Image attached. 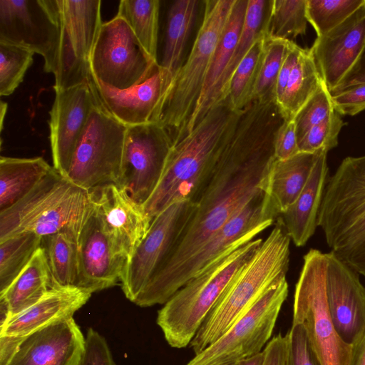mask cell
Masks as SVG:
<instances>
[{
  "label": "cell",
  "instance_id": "obj_4",
  "mask_svg": "<svg viewBox=\"0 0 365 365\" xmlns=\"http://www.w3.org/2000/svg\"><path fill=\"white\" fill-rule=\"evenodd\" d=\"M262 241V238H255L230 247L164 304L158 311L156 322L170 346L182 349L190 345L221 294Z\"/></svg>",
  "mask_w": 365,
  "mask_h": 365
},
{
  "label": "cell",
  "instance_id": "obj_8",
  "mask_svg": "<svg viewBox=\"0 0 365 365\" xmlns=\"http://www.w3.org/2000/svg\"><path fill=\"white\" fill-rule=\"evenodd\" d=\"M326 267V253L311 249L304 256L295 286L292 324H301L304 327L322 365H354V346L342 340L329 316Z\"/></svg>",
  "mask_w": 365,
  "mask_h": 365
},
{
  "label": "cell",
  "instance_id": "obj_42",
  "mask_svg": "<svg viewBox=\"0 0 365 365\" xmlns=\"http://www.w3.org/2000/svg\"><path fill=\"white\" fill-rule=\"evenodd\" d=\"M344 125L341 115L335 110L329 118L312 128L298 141L299 152L328 153L337 146L339 134Z\"/></svg>",
  "mask_w": 365,
  "mask_h": 365
},
{
  "label": "cell",
  "instance_id": "obj_7",
  "mask_svg": "<svg viewBox=\"0 0 365 365\" xmlns=\"http://www.w3.org/2000/svg\"><path fill=\"white\" fill-rule=\"evenodd\" d=\"M93 209L90 190L54 168L26 196L0 212V241L24 232L42 238L62 231L78 235Z\"/></svg>",
  "mask_w": 365,
  "mask_h": 365
},
{
  "label": "cell",
  "instance_id": "obj_48",
  "mask_svg": "<svg viewBox=\"0 0 365 365\" xmlns=\"http://www.w3.org/2000/svg\"><path fill=\"white\" fill-rule=\"evenodd\" d=\"M302 48L292 41L280 68L275 94V104L282 96L291 72L295 66Z\"/></svg>",
  "mask_w": 365,
  "mask_h": 365
},
{
  "label": "cell",
  "instance_id": "obj_51",
  "mask_svg": "<svg viewBox=\"0 0 365 365\" xmlns=\"http://www.w3.org/2000/svg\"><path fill=\"white\" fill-rule=\"evenodd\" d=\"M354 365H365V335L354 347Z\"/></svg>",
  "mask_w": 365,
  "mask_h": 365
},
{
  "label": "cell",
  "instance_id": "obj_30",
  "mask_svg": "<svg viewBox=\"0 0 365 365\" xmlns=\"http://www.w3.org/2000/svg\"><path fill=\"white\" fill-rule=\"evenodd\" d=\"M50 289V271L45 251L41 247L0 297L7 302L12 317L36 303Z\"/></svg>",
  "mask_w": 365,
  "mask_h": 365
},
{
  "label": "cell",
  "instance_id": "obj_26",
  "mask_svg": "<svg viewBox=\"0 0 365 365\" xmlns=\"http://www.w3.org/2000/svg\"><path fill=\"white\" fill-rule=\"evenodd\" d=\"M248 0H235L214 51L203 88L185 136L218 102V89L240 35Z\"/></svg>",
  "mask_w": 365,
  "mask_h": 365
},
{
  "label": "cell",
  "instance_id": "obj_41",
  "mask_svg": "<svg viewBox=\"0 0 365 365\" xmlns=\"http://www.w3.org/2000/svg\"><path fill=\"white\" fill-rule=\"evenodd\" d=\"M334 111L330 92L322 81L317 91L294 118L298 141L312 128L329 118Z\"/></svg>",
  "mask_w": 365,
  "mask_h": 365
},
{
  "label": "cell",
  "instance_id": "obj_49",
  "mask_svg": "<svg viewBox=\"0 0 365 365\" xmlns=\"http://www.w3.org/2000/svg\"><path fill=\"white\" fill-rule=\"evenodd\" d=\"M24 337L0 335V365H8Z\"/></svg>",
  "mask_w": 365,
  "mask_h": 365
},
{
  "label": "cell",
  "instance_id": "obj_31",
  "mask_svg": "<svg viewBox=\"0 0 365 365\" xmlns=\"http://www.w3.org/2000/svg\"><path fill=\"white\" fill-rule=\"evenodd\" d=\"M322 81L309 48H302L284 93L276 103L283 120L295 118L317 91Z\"/></svg>",
  "mask_w": 365,
  "mask_h": 365
},
{
  "label": "cell",
  "instance_id": "obj_40",
  "mask_svg": "<svg viewBox=\"0 0 365 365\" xmlns=\"http://www.w3.org/2000/svg\"><path fill=\"white\" fill-rule=\"evenodd\" d=\"M32 51L15 45L0 42V96L14 93L23 81L33 62Z\"/></svg>",
  "mask_w": 365,
  "mask_h": 365
},
{
  "label": "cell",
  "instance_id": "obj_14",
  "mask_svg": "<svg viewBox=\"0 0 365 365\" xmlns=\"http://www.w3.org/2000/svg\"><path fill=\"white\" fill-rule=\"evenodd\" d=\"M59 36L56 0H0V42L43 56L52 73Z\"/></svg>",
  "mask_w": 365,
  "mask_h": 365
},
{
  "label": "cell",
  "instance_id": "obj_17",
  "mask_svg": "<svg viewBox=\"0 0 365 365\" xmlns=\"http://www.w3.org/2000/svg\"><path fill=\"white\" fill-rule=\"evenodd\" d=\"M55 93L49 112V139L53 167L66 178L79 137L98 99L91 74L88 81Z\"/></svg>",
  "mask_w": 365,
  "mask_h": 365
},
{
  "label": "cell",
  "instance_id": "obj_19",
  "mask_svg": "<svg viewBox=\"0 0 365 365\" xmlns=\"http://www.w3.org/2000/svg\"><path fill=\"white\" fill-rule=\"evenodd\" d=\"M95 212L118 252L128 259L146 235L152 220L143 205L113 183L90 190Z\"/></svg>",
  "mask_w": 365,
  "mask_h": 365
},
{
  "label": "cell",
  "instance_id": "obj_52",
  "mask_svg": "<svg viewBox=\"0 0 365 365\" xmlns=\"http://www.w3.org/2000/svg\"><path fill=\"white\" fill-rule=\"evenodd\" d=\"M11 317L10 309L7 302L0 297V329L2 328Z\"/></svg>",
  "mask_w": 365,
  "mask_h": 365
},
{
  "label": "cell",
  "instance_id": "obj_27",
  "mask_svg": "<svg viewBox=\"0 0 365 365\" xmlns=\"http://www.w3.org/2000/svg\"><path fill=\"white\" fill-rule=\"evenodd\" d=\"M319 153L299 152L286 160L274 158L273 160L265 192L279 215L284 213L301 193Z\"/></svg>",
  "mask_w": 365,
  "mask_h": 365
},
{
  "label": "cell",
  "instance_id": "obj_1",
  "mask_svg": "<svg viewBox=\"0 0 365 365\" xmlns=\"http://www.w3.org/2000/svg\"><path fill=\"white\" fill-rule=\"evenodd\" d=\"M283 122L275 103L252 101L241 112L191 200L195 208L170 254L139 295L145 307L162 304L163 292L182 264L254 198L266 191L274 160V139Z\"/></svg>",
  "mask_w": 365,
  "mask_h": 365
},
{
  "label": "cell",
  "instance_id": "obj_43",
  "mask_svg": "<svg viewBox=\"0 0 365 365\" xmlns=\"http://www.w3.org/2000/svg\"><path fill=\"white\" fill-rule=\"evenodd\" d=\"M287 336L289 348L287 365H322L301 324H292Z\"/></svg>",
  "mask_w": 365,
  "mask_h": 365
},
{
  "label": "cell",
  "instance_id": "obj_33",
  "mask_svg": "<svg viewBox=\"0 0 365 365\" xmlns=\"http://www.w3.org/2000/svg\"><path fill=\"white\" fill-rule=\"evenodd\" d=\"M78 235L62 231L42 238L51 274V288L76 287Z\"/></svg>",
  "mask_w": 365,
  "mask_h": 365
},
{
  "label": "cell",
  "instance_id": "obj_53",
  "mask_svg": "<svg viewBox=\"0 0 365 365\" xmlns=\"http://www.w3.org/2000/svg\"><path fill=\"white\" fill-rule=\"evenodd\" d=\"M264 354L262 351L237 362V365H263Z\"/></svg>",
  "mask_w": 365,
  "mask_h": 365
},
{
  "label": "cell",
  "instance_id": "obj_11",
  "mask_svg": "<svg viewBox=\"0 0 365 365\" xmlns=\"http://www.w3.org/2000/svg\"><path fill=\"white\" fill-rule=\"evenodd\" d=\"M59 36L52 73L55 91L88 80L91 58L103 24L100 0H56Z\"/></svg>",
  "mask_w": 365,
  "mask_h": 365
},
{
  "label": "cell",
  "instance_id": "obj_21",
  "mask_svg": "<svg viewBox=\"0 0 365 365\" xmlns=\"http://www.w3.org/2000/svg\"><path fill=\"white\" fill-rule=\"evenodd\" d=\"M126 262L103 231L93 209L78 236L76 287L91 294L111 287L120 282Z\"/></svg>",
  "mask_w": 365,
  "mask_h": 365
},
{
  "label": "cell",
  "instance_id": "obj_32",
  "mask_svg": "<svg viewBox=\"0 0 365 365\" xmlns=\"http://www.w3.org/2000/svg\"><path fill=\"white\" fill-rule=\"evenodd\" d=\"M272 1L248 0L240 35L220 83L218 102L225 99L226 90L234 71L253 44L258 39L267 36Z\"/></svg>",
  "mask_w": 365,
  "mask_h": 365
},
{
  "label": "cell",
  "instance_id": "obj_6",
  "mask_svg": "<svg viewBox=\"0 0 365 365\" xmlns=\"http://www.w3.org/2000/svg\"><path fill=\"white\" fill-rule=\"evenodd\" d=\"M235 0L204 1L203 19L185 63L173 74L150 122L161 126L174 145L186 135L212 57ZM172 145V146H173Z\"/></svg>",
  "mask_w": 365,
  "mask_h": 365
},
{
  "label": "cell",
  "instance_id": "obj_34",
  "mask_svg": "<svg viewBox=\"0 0 365 365\" xmlns=\"http://www.w3.org/2000/svg\"><path fill=\"white\" fill-rule=\"evenodd\" d=\"M160 6L159 0H121L116 14L127 22L145 51L155 63Z\"/></svg>",
  "mask_w": 365,
  "mask_h": 365
},
{
  "label": "cell",
  "instance_id": "obj_25",
  "mask_svg": "<svg viewBox=\"0 0 365 365\" xmlns=\"http://www.w3.org/2000/svg\"><path fill=\"white\" fill-rule=\"evenodd\" d=\"M327 153H319L308 180L301 193L287 210L281 220L293 243L302 247L314 234L328 180Z\"/></svg>",
  "mask_w": 365,
  "mask_h": 365
},
{
  "label": "cell",
  "instance_id": "obj_12",
  "mask_svg": "<svg viewBox=\"0 0 365 365\" xmlns=\"http://www.w3.org/2000/svg\"><path fill=\"white\" fill-rule=\"evenodd\" d=\"M154 63L123 19L116 15L103 23L90 62L97 83L127 89L138 83Z\"/></svg>",
  "mask_w": 365,
  "mask_h": 365
},
{
  "label": "cell",
  "instance_id": "obj_35",
  "mask_svg": "<svg viewBox=\"0 0 365 365\" xmlns=\"http://www.w3.org/2000/svg\"><path fill=\"white\" fill-rule=\"evenodd\" d=\"M41 245L42 237L31 232L0 241V294L19 276Z\"/></svg>",
  "mask_w": 365,
  "mask_h": 365
},
{
  "label": "cell",
  "instance_id": "obj_44",
  "mask_svg": "<svg viewBox=\"0 0 365 365\" xmlns=\"http://www.w3.org/2000/svg\"><path fill=\"white\" fill-rule=\"evenodd\" d=\"M334 110L341 115H355L365 110V83L331 93Z\"/></svg>",
  "mask_w": 365,
  "mask_h": 365
},
{
  "label": "cell",
  "instance_id": "obj_37",
  "mask_svg": "<svg viewBox=\"0 0 365 365\" xmlns=\"http://www.w3.org/2000/svg\"><path fill=\"white\" fill-rule=\"evenodd\" d=\"M292 41L267 36L264 53L255 86L252 101L275 103L280 68Z\"/></svg>",
  "mask_w": 365,
  "mask_h": 365
},
{
  "label": "cell",
  "instance_id": "obj_22",
  "mask_svg": "<svg viewBox=\"0 0 365 365\" xmlns=\"http://www.w3.org/2000/svg\"><path fill=\"white\" fill-rule=\"evenodd\" d=\"M173 76L171 72L155 63L138 83L124 90L110 88L92 78L101 104L119 121L131 126L150 122Z\"/></svg>",
  "mask_w": 365,
  "mask_h": 365
},
{
  "label": "cell",
  "instance_id": "obj_3",
  "mask_svg": "<svg viewBox=\"0 0 365 365\" xmlns=\"http://www.w3.org/2000/svg\"><path fill=\"white\" fill-rule=\"evenodd\" d=\"M290 241L279 218L202 323L190 344L195 354L220 338L274 281L287 276Z\"/></svg>",
  "mask_w": 365,
  "mask_h": 365
},
{
  "label": "cell",
  "instance_id": "obj_29",
  "mask_svg": "<svg viewBox=\"0 0 365 365\" xmlns=\"http://www.w3.org/2000/svg\"><path fill=\"white\" fill-rule=\"evenodd\" d=\"M200 3L197 0H177L168 9L163 46L157 56V63L173 74L182 64V56L197 18Z\"/></svg>",
  "mask_w": 365,
  "mask_h": 365
},
{
  "label": "cell",
  "instance_id": "obj_2",
  "mask_svg": "<svg viewBox=\"0 0 365 365\" xmlns=\"http://www.w3.org/2000/svg\"><path fill=\"white\" fill-rule=\"evenodd\" d=\"M242 110H235L225 98L171 147L158 183L143 205L151 220L170 205L192 200L233 134Z\"/></svg>",
  "mask_w": 365,
  "mask_h": 365
},
{
  "label": "cell",
  "instance_id": "obj_45",
  "mask_svg": "<svg viewBox=\"0 0 365 365\" xmlns=\"http://www.w3.org/2000/svg\"><path fill=\"white\" fill-rule=\"evenodd\" d=\"M79 365H115L106 339L91 327L87 331Z\"/></svg>",
  "mask_w": 365,
  "mask_h": 365
},
{
  "label": "cell",
  "instance_id": "obj_15",
  "mask_svg": "<svg viewBox=\"0 0 365 365\" xmlns=\"http://www.w3.org/2000/svg\"><path fill=\"white\" fill-rule=\"evenodd\" d=\"M195 208L190 200L175 202L153 218L149 230L128 258L120 282L135 302L165 260Z\"/></svg>",
  "mask_w": 365,
  "mask_h": 365
},
{
  "label": "cell",
  "instance_id": "obj_5",
  "mask_svg": "<svg viewBox=\"0 0 365 365\" xmlns=\"http://www.w3.org/2000/svg\"><path fill=\"white\" fill-rule=\"evenodd\" d=\"M317 224L331 252L365 277V155L345 158L328 178Z\"/></svg>",
  "mask_w": 365,
  "mask_h": 365
},
{
  "label": "cell",
  "instance_id": "obj_9",
  "mask_svg": "<svg viewBox=\"0 0 365 365\" xmlns=\"http://www.w3.org/2000/svg\"><path fill=\"white\" fill-rule=\"evenodd\" d=\"M127 128L98 99L79 137L66 178L86 190L116 184Z\"/></svg>",
  "mask_w": 365,
  "mask_h": 365
},
{
  "label": "cell",
  "instance_id": "obj_10",
  "mask_svg": "<svg viewBox=\"0 0 365 365\" xmlns=\"http://www.w3.org/2000/svg\"><path fill=\"white\" fill-rule=\"evenodd\" d=\"M288 292L286 276L277 279L220 338L186 365H227L262 351Z\"/></svg>",
  "mask_w": 365,
  "mask_h": 365
},
{
  "label": "cell",
  "instance_id": "obj_28",
  "mask_svg": "<svg viewBox=\"0 0 365 365\" xmlns=\"http://www.w3.org/2000/svg\"><path fill=\"white\" fill-rule=\"evenodd\" d=\"M54 168L43 158H0V212L11 207L43 180Z\"/></svg>",
  "mask_w": 365,
  "mask_h": 365
},
{
  "label": "cell",
  "instance_id": "obj_47",
  "mask_svg": "<svg viewBox=\"0 0 365 365\" xmlns=\"http://www.w3.org/2000/svg\"><path fill=\"white\" fill-rule=\"evenodd\" d=\"M289 341L287 334L280 333L269 341L263 349L264 360L263 365H287Z\"/></svg>",
  "mask_w": 365,
  "mask_h": 365
},
{
  "label": "cell",
  "instance_id": "obj_16",
  "mask_svg": "<svg viewBox=\"0 0 365 365\" xmlns=\"http://www.w3.org/2000/svg\"><path fill=\"white\" fill-rule=\"evenodd\" d=\"M279 215L266 192L259 195L212 235L178 270L162 298L164 304L197 273L234 245L250 241L272 225Z\"/></svg>",
  "mask_w": 365,
  "mask_h": 365
},
{
  "label": "cell",
  "instance_id": "obj_13",
  "mask_svg": "<svg viewBox=\"0 0 365 365\" xmlns=\"http://www.w3.org/2000/svg\"><path fill=\"white\" fill-rule=\"evenodd\" d=\"M172 145L166 131L157 123L128 126L115 185L143 205L158 183Z\"/></svg>",
  "mask_w": 365,
  "mask_h": 365
},
{
  "label": "cell",
  "instance_id": "obj_39",
  "mask_svg": "<svg viewBox=\"0 0 365 365\" xmlns=\"http://www.w3.org/2000/svg\"><path fill=\"white\" fill-rule=\"evenodd\" d=\"M364 2L365 0H307V21L317 36H322L344 22Z\"/></svg>",
  "mask_w": 365,
  "mask_h": 365
},
{
  "label": "cell",
  "instance_id": "obj_55",
  "mask_svg": "<svg viewBox=\"0 0 365 365\" xmlns=\"http://www.w3.org/2000/svg\"><path fill=\"white\" fill-rule=\"evenodd\" d=\"M227 365H237V362L229 364H227Z\"/></svg>",
  "mask_w": 365,
  "mask_h": 365
},
{
  "label": "cell",
  "instance_id": "obj_38",
  "mask_svg": "<svg viewBox=\"0 0 365 365\" xmlns=\"http://www.w3.org/2000/svg\"><path fill=\"white\" fill-rule=\"evenodd\" d=\"M307 0H272L267 36L289 39L306 34Z\"/></svg>",
  "mask_w": 365,
  "mask_h": 365
},
{
  "label": "cell",
  "instance_id": "obj_50",
  "mask_svg": "<svg viewBox=\"0 0 365 365\" xmlns=\"http://www.w3.org/2000/svg\"><path fill=\"white\" fill-rule=\"evenodd\" d=\"M365 83V52L347 77L331 93L351 86Z\"/></svg>",
  "mask_w": 365,
  "mask_h": 365
},
{
  "label": "cell",
  "instance_id": "obj_46",
  "mask_svg": "<svg viewBox=\"0 0 365 365\" xmlns=\"http://www.w3.org/2000/svg\"><path fill=\"white\" fill-rule=\"evenodd\" d=\"M299 153L294 119L283 120L276 131L274 139V156L277 160H286Z\"/></svg>",
  "mask_w": 365,
  "mask_h": 365
},
{
  "label": "cell",
  "instance_id": "obj_18",
  "mask_svg": "<svg viewBox=\"0 0 365 365\" xmlns=\"http://www.w3.org/2000/svg\"><path fill=\"white\" fill-rule=\"evenodd\" d=\"M326 257L329 316L342 340L355 347L365 335V287L359 274L332 252Z\"/></svg>",
  "mask_w": 365,
  "mask_h": 365
},
{
  "label": "cell",
  "instance_id": "obj_36",
  "mask_svg": "<svg viewBox=\"0 0 365 365\" xmlns=\"http://www.w3.org/2000/svg\"><path fill=\"white\" fill-rule=\"evenodd\" d=\"M267 36L258 39L253 44L234 71L228 83L225 98L228 99L235 110H243L252 101Z\"/></svg>",
  "mask_w": 365,
  "mask_h": 365
},
{
  "label": "cell",
  "instance_id": "obj_20",
  "mask_svg": "<svg viewBox=\"0 0 365 365\" xmlns=\"http://www.w3.org/2000/svg\"><path fill=\"white\" fill-rule=\"evenodd\" d=\"M329 92L351 73L365 52V2L309 48Z\"/></svg>",
  "mask_w": 365,
  "mask_h": 365
},
{
  "label": "cell",
  "instance_id": "obj_24",
  "mask_svg": "<svg viewBox=\"0 0 365 365\" xmlns=\"http://www.w3.org/2000/svg\"><path fill=\"white\" fill-rule=\"evenodd\" d=\"M91 294L77 287H53L36 303L11 317L0 335L25 337L58 321L72 317Z\"/></svg>",
  "mask_w": 365,
  "mask_h": 365
},
{
  "label": "cell",
  "instance_id": "obj_54",
  "mask_svg": "<svg viewBox=\"0 0 365 365\" xmlns=\"http://www.w3.org/2000/svg\"><path fill=\"white\" fill-rule=\"evenodd\" d=\"M6 110H7V103L4 102L3 101H1L0 102L1 131H2V129H3L4 120V117L6 115Z\"/></svg>",
  "mask_w": 365,
  "mask_h": 365
},
{
  "label": "cell",
  "instance_id": "obj_23",
  "mask_svg": "<svg viewBox=\"0 0 365 365\" xmlns=\"http://www.w3.org/2000/svg\"><path fill=\"white\" fill-rule=\"evenodd\" d=\"M86 338L72 317L23 338L8 365H79Z\"/></svg>",
  "mask_w": 365,
  "mask_h": 365
}]
</instances>
